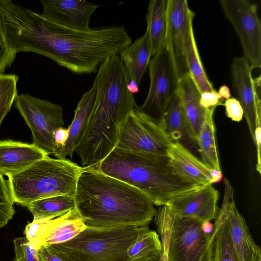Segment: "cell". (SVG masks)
Wrapping results in <instances>:
<instances>
[{
  "label": "cell",
  "instance_id": "cell-1",
  "mask_svg": "<svg viewBox=\"0 0 261 261\" xmlns=\"http://www.w3.org/2000/svg\"><path fill=\"white\" fill-rule=\"evenodd\" d=\"M5 33L7 45L16 53L43 55L77 74L96 71L105 59L119 54L132 43L123 27L72 30L19 5L8 15Z\"/></svg>",
  "mask_w": 261,
  "mask_h": 261
},
{
  "label": "cell",
  "instance_id": "cell-2",
  "mask_svg": "<svg viewBox=\"0 0 261 261\" xmlns=\"http://www.w3.org/2000/svg\"><path fill=\"white\" fill-rule=\"evenodd\" d=\"M74 198L87 227L148 226L156 212L138 189L90 166L78 177Z\"/></svg>",
  "mask_w": 261,
  "mask_h": 261
},
{
  "label": "cell",
  "instance_id": "cell-3",
  "mask_svg": "<svg viewBox=\"0 0 261 261\" xmlns=\"http://www.w3.org/2000/svg\"><path fill=\"white\" fill-rule=\"evenodd\" d=\"M90 166L138 189L157 206L167 205L175 197L203 186L179 175L168 155L115 147L100 162Z\"/></svg>",
  "mask_w": 261,
  "mask_h": 261
},
{
  "label": "cell",
  "instance_id": "cell-4",
  "mask_svg": "<svg viewBox=\"0 0 261 261\" xmlns=\"http://www.w3.org/2000/svg\"><path fill=\"white\" fill-rule=\"evenodd\" d=\"M83 169L69 160L46 156L8 177L14 202L27 207L43 198L60 195L74 196Z\"/></svg>",
  "mask_w": 261,
  "mask_h": 261
},
{
  "label": "cell",
  "instance_id": "cell-5",
  "mask_svg": "<svg viewBox=\"0 0 261 261\" xmlns=\"http://www.w3.org/2000/svg\"><path fill=\"white\" fill-rule=\"evenodd\" d=\"M154 222L167 261H213L214 231L206 223L180 216L167 205L156 211Z\"/></svg>",
  "mask_w": 261,
  "mask_h": 261
},
{
  "label": "cell",
  "instance_id": "cell-6",
  "mask_svg": "<svg viewBox=\"0 0 261 261\" xmlns=\"http://www.w3.org/2000/svg\"><path fill=\"white\" fill-rule=\"evenodd\" d=\"M147 227L86 226L70 240L54 245L75 261H128L127 248Z\"/></svg>",
  "mask_w": 261,
  "mask_h": 261
},
{
  "label": "cell",
  "instance_id": "cell-7",
  "mask_svg": "<svg viewBox=\"0 0 261 261\" xmlns=\"http://www.w3.org/2000/svg\"><path fill=\"white\" fill-rule=\"evenodd\" d=\"M148 67V92L143 103L136 110L159 125L178 91L179 80L166 42L151 57Z\"/></svg>",
  "mask_w": 261,
  "mask_h": 261
},
{
  "label": "cell",
  "instance_id": "cell-8",
  "mask_svg": "<svg viewBox=\"0 0 261 261\" xmlns=\"http://www.w3.org/2000/svg\"><path fill=\"white\" fill-rule=\"evenodd\" d=\"M14 105L31 130L32 143L47 155H54L53 134L64 124L62 108L28 94L18 95Z\"/></svg>",
  "mask_w": 261,
  "mask_h": 261
},
{
  "label": "cell",
  "instance_id": "cell-9",
  "mask_svg": "<svg viewBox=\"0 0 261 261\" xmlns=\"http://www.w3.org/2000/svg\"><path fill=\"white\" fill-rule=\"evenodd\" d=\"M226 18L237 33L252 69L261 67V21L257 6L248 0H220Z\"/></svg>",
  "mask_w": 261,
  "mask_h": 261
},
{
  "label": "cell",
  "instance_id": "cell-10",
  "mask_svg": "<svg viewBox=\"0 0 261 261\" xmlns=\"http://www.w3.org/2000/svg\"><path fill=\"white\" fill-rule=\"evenodd\" d=\"M173 142L164 130L136 109L120 129L116 147L135 152L167 155Z\"/></svg>",
  "mask_w": 261,
  "mask_h": 261
},
{
  "label": "cell",
  "instance_id": "cell-11",
  "mask_svg": "<svg viewBox=\"0 0 261 261\" xmlns=\"http://www.w3.org/2000/svg\"><path fill=\"white\" fill-rule=\"evenodd\" d=\"M252 69L244 57L233 58L231 66V83L236 98L244 112L254 142L256 124L261 122L260 77L254 79Z\"/></svg>",
  "mask_w": 261,
  "mask_h": 261
},
{
  "label": "cell",
  "instance_id": "cell-12",
  "mask_svg": "<svg viewBox=\"0 0 261 261\" xmlns=\"http://www.w3.org/2000/svg\"><path fill=\"white\" fill-rule=\"evenodd\" d=\"M194 13L186 0H167L166 42L180 79L188 73L185 48L186 39Z\"/></svg>",
  "mask_w": 261,
  "mask_h": 261
},
{
  "label": "cell",
  "instance_id": "cell-13",
  "mask_svg": "<svg viewBox=\"0 0 261 261\" xmlns=\"http://www.w3.org/2000/svg\"><path fill=\"white\" fill-rule=\"evenodd\" d=\"M225 190L222 204L234 249L239 261H261L259 247L255 243L245 220L234 201L233 190L224 179Z\"/></svg>",
  "mask_w": 261,
  "mask_h": 261
},
{
  "label": "cell",
  "instance_id": "cell-14",
  "mask_svg": "<svg viewBox=\"0 0 261 261\" xmlns=\"http://www.w3.org/2000/svg\"><path fill=\"white\" fill-rule=\"evenodd\" d=\"M218 198V191L209 184L175 197L167 205L180 216L207 223L216 217Z\"/></svg>",
  "mask_w": 261,
  "mask_h": 261
},
{
  "label": "cell",
  "instance_id": "cell-15",
  "mask_svg": "<svg viewBox=\"0 0 261 261\" xmlns=\"http://www.w3.org/2000/svg\"><path fill=\"white\" fill-rule=\"evenodd\" d=\"M41 15L61 27L79 31L90 30V17L99 7L82 0H40Z\"/></svg>",
  "mask_w": 261,
  "mask_h": 261
},
{
  "label": "cell",
  "instance_id": "cell-16",
  "mask_svg": "<svg viewBox=\"0 0 261 261\" xmlns=\"http://www.w3.org/2000/svg\"><path fill=\"white\" fill-rule=\"evenodd\" d=\"M168 155L171 166L181 176L201 185L220 181L222 173L208 166L181 144L173 142Z\"/></svg>",
  "mask_w": 261,
  "mask_h": 261
},
{
  "label": "cell",
  "instance_id": "cell-17",
  "mask_svg": "<svg viewBox=\"0 0 261 261\" xmlns=\"http://www.w3.org/2000/svg\"><path fill=\"white\" fill-rule=\"evenodd\" d=\"M46 156L33 143L0 140V173L14 175Z\"/></svg>",
  "mask_w": 261,
  "mask_h": 261
},
{
  "label": "cell",
  "instance_id": "cell-18",
  "mask_svg": "<svg viewBox=\"0 0 261 261\" xmlns=\"http://www.w3.org/2000/svg\"><path fill=\"white\" fill-rule=\"evenodd\" d=\"M159 125L173 142L181 144L191 152L192 149L198 151L197 142L189 127L178 91L171 99Z\"/></svg>",
  "mask_w": 261,
  "mask_h": 261
},
{
  "label": "cell",
  "instance_id": "cell-19",
  "mask_svg": "<svg viewBox=\"0 0 261 261\" xmlns=\"http://www.w3.org/2000/svg\"><path fill=\"white\" fill-rule=\"evenodd\" d=\"M96 98V84L84 93L74 111L72 121L68 126L69 136L65 146L55 156L65 159L67 155L72 158L74 148L81 140L92 112Z\"/></svg>",
  "mask_w": 261,
  "mask_h": 261
},
{
  "label": "cell",
  "instance_id": "cell-20",
  "mask_svg": "<svg viewBox=\"0 0 261 261\" xmlns=\"http://www.w3.org/2000/svg\"><path fill=\"white\" fill-rule=\"evenodd\" d=\"M128 79L139 86L151 58L148 31L120 54Z\"/></svg>",
  "mask_w": 261,
  "mask_h": 261
},
{
  "label": "cell",
  "instance_id": "cell-21",
  "mask_svg": "<svg viewBox=\"0 0 261 261\" xmlns=\"http://www.w3.org/2000/svg\"><path fill=\"white\" fill-rule=\"evenodd\" d=\"M178 92L189 127L196 141L205 119L206 108L200 105L201 93L189 73L179 79Z\"/></svg>",
  "mask_w": 261,
  "mask_h": 261
},
{
  "label": "cell",
  "instance_id": "cell-22",
  "mask_svg": "<svg viewBox=\"0 0 261 261\" xmlns=\"http://www.w3.org/2000/svg\"><path fill=\"white\" fill-rule=\"evenodd\" d=\"M167 0L149 2L146 20L152 57L165 44L167 32Z\"/></svg>",
  "mask_w": 261,
  "mask_h": 261
},
{
  "label": "cell",
  "instance_id": "cell-23",
  "mask_svg": "<svg viewBox=\"0 0 261 261\" xmlns=\"http://www.w3.org/2000/svg\"><path fill=\"white\" fill-rule=\"evenodd\" d=\"M216 107L206 108V115L196 140L198 151L202 162L214 170L221 172L216 140L214 112Z\"/></svg>",
  "mask_w": 261,
  "mask_h": 261
},
{
  "label": "cell",
  "instance_id": "cell-24",
  "mask_svg": "<svg viewBox=\"0 0 261 261\" xmlns=\"http://www.w3.org/2000/svg\"><path fill=\"white\" fill-rule=\"evenodd\" d=\"M27 207L33 220H50L67 214L75 207L74 196L60 195L32 202Z\"/></svg>",
  "mask_w": 261,
  "mask_h": 261
},
{
  "label": "cell",
  "instance_id": "cell-25",
  "mask_svg": "<svg viewBox=\"0 0 261 261\" xmlns=\"http://www.w3.org/2000/svg\"><path fill=\"white\" fill-rule=\"evenodd\" d=\"M213 225V261H239L222 206L218 210Z\"/></svg>",
  "mask_w": 261,
  "mask_h": 261
},
{
  "label": "cell",
  "instance_id": "cell-26",
  "mask_svg": "<svg viewBox=\"0 0 261 261\" xmlns=\"http://www.w3.org/2000/svg\"><path fill=\"white\" fill-rule=\"evenodd\" d=\"M185 55L189 73L200 93L215 90L204 69L196 44L193 23L187 36Z\"/></svg>",
  "mask_w": 261,
  "mask_h": 261
},
{
  "label": "cell",
  "instance_id": "cell-27",
  "mask_svg": "<svg viewBox=\"0 0 261 261\" xmlns=\"http://www.w3.org/2000/svg\"><path fill=\"white\" fill-rule=\"evenodd\" d=\"M163 253L158 233L148 227L141 231L128 246L126 255L128 261H140L158 256Z\"/></svg>",
  "mask_w": 261,
  "mask_h": 261
},
{
  "label": "cell",
  "instance_id": "cell-28",
  "mask_svg": "<svg viewBox=\"0 0 261 261\" xmlns=\"http://www.w3.org/2000/svg\"><path fill=\"white\" fill-rule=\"evenodd\" d=\"M18 76L14 74L0 75V127L18 95Z\"/></svg>",
  "mask_w": 261,
  "mask_h": 261
},
{
  "label": "cell",
  "instance_id": "cell-29",
  "mask_svg": "<svg viewBox=\"0 0 261 261\" xmlns=\"http://www.w3.org/2000/svg\"><path fill=\"white\" fill-rule=\"evenodd\" d=\"M14 203L8 181L0 173V229L6 226L15 214Z\"/></svg>",
  "mask_w": 261,
  "mask_h": 261
},
{
  "label": "cell",
  "instance_id": "cell-30",
  "mask_svg": "<svg viewBox=\"0 0 261 261\" xmlns=\"http://www.w3.org/2000/svg\"><path fill=\"white\" fill-rule=\"evenodd\" d=\"M15 261H39L38 251L25 237L13 240Z\"/></svg>",
  "mask_w": 261,
  "mask_h": 261
},
{
  "label": "cell",
  "instance_id": "cell-31",
  "mask_svg": "<svg viewBox=\"0 0 261 261\" xmlns=\"http://www.w3.org/2000/svg\"><path fill=\"white\" fill-rule=\"evenodd\" d=\"M38 254L39 261H75L63 250L54 245L41 246Z\"/></svg>",
  "mask_w": 261,
  "mask_h": 261
},
{
  "label": "cell",
  "instance_id": "cell-32",
  "mask_svg": "<svg viewBox=\"0 0 261 261\" xmlns=\"http://www.w3.org/2000/svg\"><path fill=\"white\" fill-rule=\"evenodd\" d=\"M225 114L227 117L235 122H240L244 116L243 108L239 101L234 97H230L224 101Z\"/></svg>",
  "mask_w": 261,
  "mask_h": 261
},
{
  "label": "cell",
  "instance_id": "cell-33",
  "mask_svg": "<svg viewBox=\"0 0 261 261\" xmlns=\"http://www.w3.org/2000/svg\"><path fill=\"white\" fill-rule=\"evenodd\" d=\"M222 101L223 98L216 90L201 93L200 103L204 108L217 107L222 104Z\"/></svg>",
  "mask_w": 261,
  "mask_h": 261
},
{
  "label": "cell",
  "instance_id": "cell-34",
  "mask_svg": "<svg viewBox=\"0 0 261 261\" xmlns=\"http://www.w3.org/2000/svg\"><path fill=\"white\" fill-rule=\"evenodd\" d=\"M17 53L7 45L0 44V75L9 67L13 62Z\"/></svg>",
  "mask_w": 261,
  "mask_h": 261
},
{
  "label": "cell",
  "instance_id": "cell-35",
  "mask_svg": "<svg viewBox=\"0 0 261 261\" xmlns=\"http://www.w3.org/2000/svg\"><path fill=\"white\" fill-rule=\"evenodd\" d=\"M69 128L61 127L56 129L53 134L55 146V154L58 153L65 146L69 136Z\"/></svg>",
  "mask_w": 261,
  "mask_h": 261
},
{
  "label": "cell",
  "instance_id": "cell-36",
  "mask_svg": "<svg viewBox=\"0 0 261 261\" xmlns=\"http://www.w3.org/2000/svg\"><path fill=\"white\" fill-rule=\"evenodd\" d=\"M219 95L223 99H228L230 97L231 93L229 87L225 85H222L218 91Z\"/></svg>",
  "mask_w": 261,
  "mask_h": 261
},
{
  "label": "cell",
  "instance_id": "cell-37",
  "mask_svg": "<svg viewBox=\"0 0 261 261\" xmlns=\"http://www.w3.org/2000/svg\"><path fill=\"white\" fill-rule=\"evenodd\" d=\"M0 44L4 45H7L4 29L3 24L1 16L0 15Z\"/></svg>",
  "mask_w": 261,
  "mask_h": 261
},
{
  "label": "cell",
  "instance_id": "cell-38",
  "mask_svg": "<svg viewBox=\"0 0 261 261\" xmlns=\"http://www.w3.org/2000/svg\"><path fill=\"white\" fill-rule=\"evenodd\" d=\"M140 261H167L165 254L163 253L156 257L150 258L148 259Z\"/></svg>",
  "mask_w": 261,
  "mask_h": 261
}]
</instances>
